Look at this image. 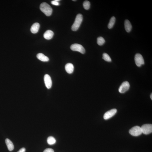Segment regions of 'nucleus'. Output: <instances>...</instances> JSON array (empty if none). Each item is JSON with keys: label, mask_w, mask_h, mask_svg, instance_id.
<instances>
[{"label": "nucleus", "mask_w": 152, "mask_h": 152, "mask_svg": "<svg viewBox=\"0 0 152 152\" xmlns=\"http://www.w3.org/2000/svg\"><path fill=\"white\" fill-rule=\"evenodd\" d=\"M102 58L105 61L109 62H110L112 61L110 56L106 53H104L102 55Z\"/></svg>", "instance_id": "obj_19"}, {"label": "nucleus", "mask_w": 152, "mask_h": 152, "mask_svg": "<svg viewBox=\"0 0 152 152\" xmlns=\"http://www.w3.org/2000/svg\"><path fill=\"white\" fill-rule=\"evenodd\" d=\"M90 3L89 1L86 0L84 1L83 3V6L85 9L86 10H89L90 8Z\"/></svg>", "instance_id": "obj_20"}, {"label": "nucleus", "mask_w": 152, "mask_h": 152, "mask_svg": "<svg viewBox=\"0 0 152 152\" xmlns=\"http://www.w3.org/2000/svg\"><path fill=\"white\" fill-rule=\"evenodd\" d=\"M150 97H151V100H152V93H151V95H150Z\"/></svg>", "instance_id": "obj_24"}, {"label": "nucleus", "mask_w": 152, "mask_h": 152, "mask_svg": "<svg viewBox=\"0 0 152 152\" xmlns=\"http://www.w3.org/2000/svg\"><path fill=\"white\" fill-rule=\"evenodd\" d=\"M116 18L114 17H113L110 19L108 25V27L109 29H112L113 26L115 23Z\"/></svg>", "instance_id": "obj_16"}, {"label": "nucleus", "mask_w": 152, "mask_h": 152, "mask_svg": "<svg viewBox=\"0 0 152 152\" xmlns=\"http://www.w3.org/2000/svg\"><path fill=\"white\" fill-rule=\"evenodd\" d=\"M44 81L45 85L48 89H50L52 87V81L50 76L46 74L44 76Z\"/></svg>", "instance_id": "obj_9"}, {"label": "nucleus", "mask_w": 152, "mask_h": 152, "mask_svg": "<svg viewBox=\"0 0 152 152\" xmlns=\"http://www.w3.org/2000/svg\"><path fill=\"white\" fill-rule=\"evenodd\" d=\"M37 57L40 60L43 62H47L49 61V58L42 53H39L37 54Z\"/></svg>", "instance_id": "obj_14"}, {"label": "nucleus", "mask_w": 152, "mask_h": 152, "mask_svg": "<svg viewBox=\"0 0 152 152\" xmlns=\"http://www.w3.org/2000/svg\"><path fill=\"white\" fill-rule=\"evenodd\" d=\"M129 133L134 136H137L142 133L141 127L137 126L132 127L129 131Z\"/></svg>", "instance_id": "obj_3"}, {"label": "nucleus", "mask_w": 152, "mask_h": 152, "mask_svg": "<svg viewBox=\"0 0 152 152\" xmlns=\"http://www.w3.org/2000/svg\"><path fill=\"white\" fill-rule=\"evenodd\" d=\"M51 4L55 6H58L59 5V3L58 1H56L55 0L52 1L51 2Z\"/></svg>", "instance_id": "obj_21"}, {"label": "nucleus", "mask_w": 152, "mask_h": 152, "mask_svg": "<svg viewBox=\"0 0 152 152\" xmlns=\"http://www.w3.org/2000/svg\"><path fill=\"white\" fill-rule=\"evenodd\" d=\"M40 27V25L38 23H35L31 26V31L32 33L35 34L38 33Z\"/></svg>", "instance_id": "obj_11"}, {"label": "nucleus", "mask_w": 152, "mask_h": 152, "mask_svg": "<svg viewBox=\"0 0 152 152\" xmlns=\"http://www.w3.org/2000/svg\"><path fill=\"white\" fill-rule=\"evenodd\" d=\"M141 128L142 133L145 135H148L152 133V124H144L143 125Z\"/></svg>", "instance_id": "obj_5"}, {"label": "nucleus", "mask_w": 152, "mask_h": 152, "mask_svg": "<svg viewBox=\"0 0 152 152\" xmlns=\"http://www.w3.org/2000/svg\"><path fill=\"white\" fill-rule=\"evenodd\" d=\"M25 148H21L17 152H25Z\"/></svg>", "instance_id": "obj_23"}, {"label": "nucleus", "mask_w": 152, "mask_h": 152, "mask_svg": "<svg viewBox=\"0 0 152 152\" xmlns=\"http://www.w3.org/2000/svg\"><path fill=\"white\" fill-rule=\"evenodd\" d=\"M54 35V33L51 30H48L46 31L43 35L44 38L47 40H51Z\"/></svg>", "instance_id": "obj_10"}, {"label": "nucleus", "mask_w": 152, "mask_h": 152, "mask_svg": "<svg viewBox=\"0 0 152 152\" xmlns=\"http://www.w3.org/2000/svg\"><path fill=\"white\" fill-rule=\"evenodd\" d=\"M135 63L137 66L138 67H140L142 65H144V60L141 54H137L135 56L134 58Z\"/></svg>", "instance_id": "obj_6"}, {"label": "nucleus", "mask_w": 152, "mask_h": 152, "mask_svg": "<svg viewBox=\"0 0 152 152\" xmlns=\"http://www.w3.org/2000/svg\"><path fill=\"white\" fill-rule=\"evenodd\" d=\"M105 40L104 38L102 37H99L97 38V43L99 45L101 46L103 45L105 43Z\"/></svg>", "instance_id": "obj_18"}, {"label": "nucleus", "mask_w": 152, "mask_h": 152, "mask_svg": "<svg viewBox=\"0 0 152 152\" xmlns=\"http://www.w3.org/2000/svg\"><path fill=\"white\" fill-rule=\"evenodd\" d=\"M70 48L72 51H78L82 54H84L85 52V50L84 47L78 44H73L71 46Z\"/></svg>", "instance_id": "obj_4"}, {"label": "nucleus", "mask_w": 152, "mask_h": 152, "mask_svg": "<svg viewBox=\"0 0 152 152\" xmlns=\"http://www.w3.org/2000/svg\"><path fill=\"white\" fill-rule=\"evenodd\" d=\"M74 68L73 65L71 63H68L65 65V70L68 74H70L73 73Z\"/></svg>", "instance_id": "obj_12"}, {"label": "nucleus", "mask_w": 152, "mask_h": 152, "mask_svg": "<svg viewBox=\"0 0 152 152\" xmlns=\"http://www.w3.org/2000/svg\"><path fill=\"white\" fill-rule=\"evenodd\" d=\"M43 152H54V150L51 148H47Z\"/></svg>", "instance_id": "obj_22"}, {"label": "nucleus", "mask_w": 152, "mask_h": 152, "mask_svg": "<svg viewBox=\"0 0 152 152\" xmlns=\"http://www.w3.org/2000/svg\"><path fill=\"white\" fill-rule=\"evenodd\" d=\"M125 30L128 33H129L132 29V25L129 21L126 19L125 22Z\"/></svg>", "instance_id": "obj_13"}, {"label": "nucleus", "mask_w": 152, "mask_h": 152, "mask_svg": "<svg viewBox=\"0 0 152 152\" xmlns=\"http://www.w3.org/2000/svg\"><path fill=\"white\" fill-rule=\"evenodd\" d=\"M5 141L9 151H13L14 149V145L12 141L8 139H6Z\"/></svg>", "instance_id": "obj_15"}, {"label": "nucleus", "mask_w": 152, "mask_h": 152, "mask_svg": "<svg viewBox=\"0 0 152 152\" xmlns=\"http://www.w3.org/2000/svg\"><path fill=\"white\" fill-rule=\"evenodd\" d=\"M40 8L41 11L47 16H50L52 14V8L50 5L46 3H42L40 5Z\"/></svg>", "instance_id": "obj_1"}, {"label": "nucleus", "mask_w": 152, "mask_h": 152, "mask_svg": "<svg viewBox=\"0 0 152 152\" xmlns=\"http://www.w3.org/2000/svg\"><path fill=\"white\" fill-rule=\"evenodd\" d=\"M73 1H76V0H73Z\"/></svg>", "instance_id": "obj_25"}, {"label": "nucleus", "mask_w": 152, "mask_h": 152, "mask_svg": "<svg viewBox=\"0 0 152 152\" xmlns=\"http://www.w3.org/2000/svg\"><path fill=\"white\" fill-rule=\"evenodd\" d=\"M47 141L48 144L51 145L55 144L56 142L55 138L52 136H50L48 138Z\"/></svg>", "instance_id": "obj_17"}, {"label": "nucleus", "mask_w": 152, "mask_h": 152, "mask_svg": "<svg viewBox=\"0 0 152 152\" xmlns=\"http://www.w3.org/2000/svg\"><path fill=\"white\" fill-rule=\"evenodd\" d=\"M117 112V110L116 109L111 110L106 112L103 116V118L105 120H107L112 117L115 115Z\"/></svg>", "instance_id": "obj_8"}, {"label": "nucleus", "mask_w": 152, "mask_h": 152, "mask_svg": "<svg viewBox=\"0 0 152 152\" xmlns=\"http://www.w3.org/2000/svg\"><path fill=\"white\" fill-rule=\"evenodd\" d=\"M83 20V16L81 14H78L76 17L75 22L72 26V29L73 31H76L78 29Z\"/></svg>", "instance_id": "obj_2"}, {"label": "nucleus", "mask_w": 152, "mask_h": 152, "mask_svg": "<svg viewBox=\"0 0 152 152\" xmlns=\"http://www.w3.org/2000/svg\"><path fill=\"white\" fill-rule=\"evenodd\" d=\"M130 84L127 81L123 83L119 89V91L120 93H124L128 91L129 89Z\"/></svg>", "instance_id": "obj_7"}]
</instances>
